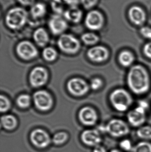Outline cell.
<instances>
[{
    "instance_id": "obj_1",
    "label": "cell",
    "mask_w": 151,
    "mask_h": 152,
    "mask_svg": "<svg viewBox=\"0 0 151 152\" xmlns=\"http://www.w3.org/2000/svg\"><path fill=\"white\" fill-rule=\"evenodd\" d=\"M127 85L129 90L136 95H143L150 91L151 78L147 69L140 64L133 65L126 77Z\"/></svg>"
},
{
    "instance_id": "obj_2",
    "label": "cell",
    "mask_w": 151,
    "mask_h": 152,
    "mask_svg": "<svg viewBox=\"0 0 151 152\" xmlns=\"http://www.w3.org/2000/svg\"><path fill=\"white\" fill-rule=\"evenodd\" d=\"M29 18V13L21 6H16L8 10L4 16V23L12 30H18L26 24Z\"/></svg>"
},
{
    "instance_id": "obj_3",
    "label": "cell",
    "mask_w": 151,
    "mask_h": 152,
    "mask_svg": "<svg viewBox=\"0 0 151 152\" xmlns=\"http://www.w3.org/2000/svg\"><path fill=\"white\" fill-rule=\"evenodd\" d=\"M109 100L113 108L121 113L127 111L134 102L130 93L126 89L121 88H116L111 92Z\"/></svg>"
},
{
    "instance_id": "obj_4",
    "label": "cell",
    "mask_w": 151,
    "mask_h": 152,
    "mask_svg": "<svg viewBox=\"0 0 151 152\" xmlns=\"http://www.w3.org/2000/svg\"><path fill=\"white\" fill-rule=\"evenodd\" d=\"M129 126L127 122L121 119H111L105 126L104 131L113 138L122 139L130 133Z\"/></svg>"
},
{
    "instance_id": "obj_5",
    "label": "cell",
    "mask_w": 151,
    "mask_h": 152,
    "mask_svg": "<svg viewBox=\"0 0 151 152\" xmlns=\"http://www.w3.org/2000/svg\"><path fill=\"white\" fill-rule=\"evenodd\" d=\"M147 110L138 104L134 108L129 110L126 116L129 125L137 129L144 125L147 119Z\"/></svg>"
},
{
    "instance_id": "obj_6",
    "label": "cell",
    "mask_w": 151,
    "mask_h": 152,
    "mask_svg": "<svg viewBox=\"0 0 151 152\" xmlns=\"http://www.w3.org/2000/svg\"><path fill=\"white\" fill-rule=\"evenodd\" d=\"M58 45L59 49L68 53H74L78 51L80 43L75 37L71 34L61 35L58 40Z\"/></svg>"
},
{
    "instance_id": "obj_7",
    "label": "cell",
    "mask_w": 151,
    "mask_h": 152,
    "mask_svg": "<svg viewBox=\"0 0 151 152\" xmlns=\"http://www.w3.org/2000/svg\"><path fill=\"white\" fill-rule=\"evenodd\" d=\"M104 21V18L101 12L98 10H92L86 14L84 18V24L88 29L98 31L102 29Z\"/></svg>"
},
{
    "instance_id": "obj_8",
    "label": "cell",
    "mask_w": 151,
    "mask_h": 152,
    "mask_svg": "<svg viewBox=\"0 0 151 152\" xmlns=\"http://www.w3.org/2000/svg\"><path fill=\"white\" fill-rule=\"evenodd\" d=\"M48 26L55 35L63 34L68 27V22L63 15L54 14L48 20Z\"/></svg>"
},
{
    "instance_id": "obj_9",
    "label": "cell",
    "mask_w": 151,
    "mask_h": 152,
    "mask_svg": "<svg viewBox=\"0 0 151 152\" xmlns=\"http://www.w3.org/2000/svg\"><path fill=\"white\" fill-rule=\"evenodd\" d=\"M33 101L36 108L43 111L48 110L53 104L51 95L45 90H39L34 94Z\"/></svg>"
},
{
    "instance_id": "obj_10",
    "label": "cell",
    "mask_w": 151,
    "mask_h": 152,
    "mask_svg": "<svg viewBox=\"0 0 151 152\" xmlns=\"http://www.w3.org/2000/svg\"><path fill=\"white\" fill-rule=\"evenodd\" d=\"M30 140L33 145L36 148L44 149L49 145L51 139L48 134L42 129H35L30 136Z\"/></svg>"
},
{
    "instance_id": "obj_11",
    "label": "cell",
    "mask_w": 151,
    "mask_h": 152,
    "mask_svg": "<svg viewBox=\"0 0 151 152\" xmlns=\"http://www.w3.org/2000/svg\"><path fill=\"white\" fill-rule=\"evenodd\" d=\"M16 50L18 56L26 60L32 59L38 54L36 47L29 41H24L20 42L17 45Z\"/></svg>"
},
{
    "instance_id": "obj_12",
    "label": "cell",
    "mask_w": 151,
    "mask_h": 152,
    "mask_svg": "<svg viewBox=\"0 0 151 152\" xmlns=\"http://www.w3.org/2000/svg\"><path fill=\"white\" fill-rule=\"evenodd\" d=\"M89 58L93 62L102 63L108 59L110 53L108 49L102 45H96L90 48L87 52Z\"/></svg>"
},
{
    "instance_id": "obj_13",
    "label": "cell",
    "mask_w": 151,
    "mask_h": 152,
    "mask_svg": "<svg viewBox=\"0 0 151 152\" xmlns=\"http://www.w3.org/2000/svg\"><path fill=\"white\" fill-rule=\"evenodd\" d=\"M67 88L72 94L81 96L88 91V85L86 81L79 78H74L68 81Z\"/></svg>"
},
{
    "instance_id": "obj_14",
    "label": "cell",
    "mask_w": 151,
    "mask_h": 152,
    "mask_svg": "<svg viewBox=\"0 0 151 152\" xmlns=\"http://www.w3.org/2000/svg\"><path fill=\"white\" fill-rule=\"evenodd\" d=\"M48 79L47 70L42 67L38 66L34 68L29 75L30 84L34 87H39L43 86Z\"/></svg>"
},
{
    "instance_id": "obj_15",
    "label": "cell",
    "mask_w": 151,
    "mask_h": 152,
    "mask_svg": "<svg viewBox=\"0 0 151 152\" xmlns=\"http://www.w3.org/2000/svg\"><path fill=\"white\" fill-rule=\"evenodd\" d=\"M81 138L83 143L94 148L101 145L103 140L100 132L96 129L85 130L82 134Z\"/></svg>"
},
{
    "instance_id": "obj_16",
    "label": "cell",
    "mask_w": 151,
    "mask_h": 152,
    "mask_svg": "<svg viewBox=\"0 0 151 152\" xmlns=\"http://www.w3.org/2000/svg\"><path fill=\"white\" fill-rule=\"evenodd\" d=\"M79 118L81 122L87 126L95 125L98 120V115L96 111L90 107H84L80 110Z\"/></svg>"
},
{
    "instance_id": "obj_17",
    "label": "cell",
    "mask_w": 151,
    "mask_h": 152,
    "mask_svg": "<svg viewBox=\"0 0 151 152\" xmlns=\"http://www.w3.org/2000/svg\"><path fill=\"white\" fill-rule=\"evenodd\" d=\"M63 16L67 22L73 24H78L82 20L83 12L78 6L69 7L66 9Z\"/></svg>"
},
{
    "instance_id": "obj_18",
    "label": "cell",
    "mask_w": 151,
    "mask_h": 152,
    "mask_svg": "<svg viewBox=\"0 0 151 152\" xmlns=\"http://www.w3.org/2000/svg\"><path fill=\"white\" fill-rule=\"evenodd\" d=\"M128 15L130 20L137 26H142L146 20L145 12L141 7L137 5L129 9Z\"/></svg>"
},
{
    "instance_id": "obj_19",
    "label": "cell",
    "mask_w": 151,
    "mask_h": 152,
    "mask_svg": "<svg viewBox=\"0 0 151 152\" xmlns=\"http://www.w3.org/2000/svg\"><path fill=\"white\" fill-rule=\"evenodd\" d=\"M47 7L45 4L42 2H35L30 7L29 14L33 19H40L46 16Z\"/></svg>"
},
{
    "instance_id": "obj_20",
    "label": "cell",
    "mask_w": 151,
    "mask_h": 152,
    "mask_svg": "<svg viewBox=\"0 0 151 152\" xmlns=\"http://www.w3.org/2000/svg\"><path fill=\"white\" fill-rule=\"evenodd\" d=\"M118 60L121 66L125 68L131 67L134 62L135 57L132 52L124 50L119 53Z\"/></svg>"
},
{
    "instance_id": "obj_21",
    "label": "cell",
    "mask_w": 151,
    "mask_h": 152,
    "mask_svg": "<svg viewBox=\"0 0 151 152\" xmlns=\"http://www.w3.org/2000/svg\"><path fill=\"white\" fill-rule=\"evenodd\" d=\"M33 37L36 44L41 47L46 45L49 40L48 34L45 28L39 27L36 28L33 34Z\"/></svg>"
},
{
    "instance_id": "obj_22",
    "label": "cell",
    "mask_w": 151,
    "mask_h": 152,
    "mask_svg": "<svg viewBox=\"0 0 151 152\" xmlns=\"http://www.w3.org/2000/svg\"><path fill=\"white\" fill-rule=\"evenodd\" d=\"M136 135L141 141L151 142V126L144 125L137 129Z\"/></svg>"
},
{
    "instance_id": "obj_23",
    "label": "cell",
    "mask_w": 151,
    "mask_h": 152,
    "mask_svg": "<svg viewBox=\"0 0 151 152\" xmlns=\"http://www.w3.org/2000/svg\"><path fill=\"white\" fill-rule=\"evenodd\" d=\"M1 124L6 130H12L17 126V121L12 115H6L1 118Z\"/></svg>"
},
{
    "instance_id": "obj_24",
    "label": "cell",
    "mask_w": 151,
    "mask_h": 152,
    "mask_svg": "<svg viewBox=\"0 0 151 152\" xmlns=\"http://www.w3.org/2000/svg\"><path fill=\"white\" fill-rule=\"evenodd\" d=\"M65 5L63 0H50V6L54 14L63 15L65 11Z\"/></svg>"
},
{
    "instance_id": "obj_25",
    "label": "cell",
    "mask_w": 151,
    "mask_h": 152,
    "mask_svg": "<svg viewBox=\"0 0 151 152\" xmlns=\"http://www.w3.org/2000/svg\"><path fill=\"white\" fill-rule=\"evenodd\" d=\"M81 39L87 45H94L99 42V37L95 33L87 32L82 35Z\"/></svg>"
},
{
    "instance_id": "obj_26",
    "label": "cell",
    "mask_w": 151,
    "mask_h": 152,
    "mask_svg": "<svg viewBox=\"0 0 151 152\" xmlns=\"http://www.w3.org/2000/svg\"><path fill=\"white\" fill-rule=\"evenodd\" d=\"M131 152H151V142L140 141L134 145Z\"/></svg>"
},
{
    "instance_id": "obj_27",
    "label": "cell",
    "mask_w": 151,
    "mask_h": 152,
    "mask_svg": "<svg viewBox=\"0 0 151 152\" xmlns=\"http://www.w3.org/2000/svg\"><path fill=\"white\" fill-rule=\"evenodd\" d=\"M118 145L119 149L124 152H131L134 146L131 140L126 137L121 139Z\"/></svg>"
},
{
    "instance_id": "obj_28",
    "label": "cell",
    "mask_w": 151,
    "mask_h": 152,
    "mask_svg": "<svg viewBox=\"0 0 151 152\" xmlns=\"http://www.w3.org/2000/svg\"><path fill=\"white\" fill-rule=\"evenodd\" d=\"M68 135L64 132H59L54 135L52 138V142L56 145H62L68 139Z\"/></svg>"
},
{
    "instance_id": "obj_29",
    "label": "cell",
    "mask_w": 151,
    "mask_h": 152,
    "mask_svg": "<svg viewBox=\"0 0 151 152\" xmlns=\"http://www.w3.org/2000/svg\"><path fill=\"white\" fill-rule=\"evenodd\" d=\"M56 51L52 47H46L43 50V55L46 60L49 61H53L57 57Z\"/></svg>"
},
{
    "instance_id": "obj_30",
    "label": "cell",
    "mask_w": 151,
    "mask_h": 152,
    "mask_svg": "<svg viewBox=\"0 0 151 152\" xmlns=\"http://www.w3.org/2000/svg\"><path fill=\"white\" fill-rule=\"evenodd\" d=\"M31 102V98L27 94H22L18 96L17 100L18 105L21 108H26L29 106Z\"/></svg>"
},
{
    "instance_id": "obj_31",
    "label": "cell",
    "mask_w": 151,
    "mask_h": 152,
    "mask_svg": "<svg viewBox=\"0 0 151 152\" xmlns=\"http://www.w3.org/2000/svg\"><path fill=\"white\" fill-rule=\"evenodd\" d=\"M99 0H81V4L87 10H92L97 4Z\"/></svg>"
},
{
    "instance_id": "obj_32",
    "label": "cell",
    "mask_w": 151,
    "mask_h": 152,
    "mask_svg": "<svg viewBox=\"0 0 151 152\" xmlns=\"http://www.w3.org/2000/svg\"><path fill=\"white\" fill-rule=\"evenodd\" d=\"M0 101H1V113L5 112L9 110L10 107V102L9 99L4 96L1 95L0 96Z\"/></svg>"
},
{
    "instance_id": "obj_33",
    "label": "cell",
    "mask_w": 151,
    "mask_h": 152,
    "mask_svg": "<svg viewBox=\"0 0 151 152\" xmlns=\"http://www.w3.org/2000/svg\"><path fill=\"white\" fill-rule=\"evenodd\" d=\"M103 85V80L99 77L93 78L90 82L91 88L94 90H98L102 87Z\"/></svg>"
},
{
    "instance_id": "obj_34",
    "label": "cell",
    "mask_w": 151,
    "mask_h": 152,
    "mask_svg": "<svg viewBox=\"0 0 151 152\" xmlns=\"http://www.w3.org/2000/svg\"><path fill=\"white\" fill-rule=\"evenodd\" d=\"M140 34L142 36L148 40H151V28L148 26L142 27L140 29Z\"/></svg>"
},
{
    "instance_id": "obj_35",
    "label": "cell",
    "mask_w": 151,
    "mask_h": 152,
    "mask_svg": "<svg viewBox=\"0 0 151 152\" xmlns=\"http://www.w3.org/2000/svg\"><path fill=\"white\" fill-rule=\"evenodd\" d=\"M142 50L144 56L149 59L151 60V42L144 44Z\"/></svg>"
},
{
    "instance_id": "obj_36",
    "label": "cell",
    "mask_w": 151,
    "mask_h": 152,
    "mask_svg": "<svg viewBox=\"0 0 151 152\" xmlns=\"http://www.w3.org/2000/svg\"><path fill=\"white\" fill-rule=\"evenodd\" d=\"M19 4L23 7H30L35 3V0H17Z\"/></svg>"
},
{
    "instance_id": "obj_37",
    "label": "cell",
    "mask_w": 151,
    "mask_h": 152,
    "mask_svg": "<svg viewBox=\"0 0 151 152\" xmlns=\"http://www.w3.org/2000/svg\"><path fill=\"white\" fill-rule=\"evenodd\" d=\"M66 5L69 7L78 6L81 4V0H63Z\"/></svg>"
},
{
    "instance_id": "obj_38",
    "label": "cell",
    "mask_w": 151,
    "mask_h": 152,
    "mask_svg": "<svg viewBox=\"0 0 151 152\" xmlns=\"http://www.w3.org/2000/svg\"><path fill=\"white\" fill-rule=\"evenodd\" d=\"M93 152H108L104 146L100 145L94 147Z\"/></svg>"
},
{
    "instance_id": "obj_39",
    "label": "cell",
    "mask_w": 151,
    "mask_h": 152,
    "mask_svg": "<svg viewBox=\"0 0 151 152\" xmlns=\"http://www.w3.org/2000/svg\"><path fill=\"white\" fill-rule=\"evenodd\" d=\"M108 152H124L122 151L120 149H116V148H114V149H112L110 151Z\"/></svg>"
}]
</instances>
